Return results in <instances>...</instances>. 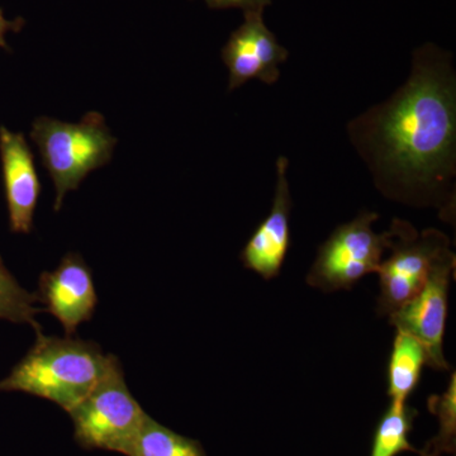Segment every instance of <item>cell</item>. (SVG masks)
I'll use <instances>...</instances> for the list:
<instances>
[{"label": "cell", "mask_w": 456, "mask_h": 456, "mask_svg": "<svg viewBox=\"0 0 456 456\" xmlns=\"http://www.w3.org/2000/svg\"><path fill=\"white\" fill-rule=\"evenodd\" d=\"M351 139L389 196H428L455 175L456 82L449 56L419 51L406 84L351 123Z\"/></svg>", "instance_id": "obj_1"}, {"label": "cell", "mask_w": 456, "mask_h": 456, "mask_svg": "<svg viewBox=\"0 0 456 456\" xmlns=\"http://www.w3.org/2000/svg\"><path fill=\"white\" fill-rule=\"evenodd\" d=\"M110 355L95 342L36 332L25 358L0 380V392H25L70 411L101 379Z\"/></svg>", "instance_id": "obj_2"}, {"label": "cell", "mask_w": 456, "mask_h": 456, "mask_svg": "<svg viewBox=\"0 0 456 456\" xmlns=\"http://www.w3.org/2000/svg\"><path fill=\"white\" fill-rule=\"evenodd\" d=\"M37 303H40L37 294L29 293L18 283L0 257V320L29 325L36 332L41 331L36 314L45 310L36 307Z\"/></svg>", "instance_id": "obj_15"}, {"label": "cell", "mask_w": 456, "mask_h": 456, "mask_svg": "<svg viewBox=\"0 0 456 456\" xmlns=\"http://www.w3.org/2000/svg\"><path fill=\"white\" fill-rule=\"evenodd\" d=\"M222 59L228 69V90H235L253 79L268 84L259 51L246 23H242L228 38L222 50Z\"/></svg>", "instance_id": "obj_12"}, {"label": "cell", "mask_w": 456, "mask_h": 456, "mask_svg": "<svg viewBox=\"0 0 456 456\" xmlns=\"http://www.w3.org/2000/svg\"><path fill=\"white\" fill-rule=\"evenodd\" d=\"M212 8H242L246 11L264 9L270 0H204Z\"/></svg>", "instance_id": "obj_18"}, {"label": "cell", "mask_w": 456, "mask_h": 456, "mask_svg": "<svg viewBox=\"0 0 456 456\" xmlns=\"http://www.w3.org/2000/svg\"><path fill=\"white\" fill-rule=\"evenodd\" d=\"M244 22L250 31L255 47L259 51L261 61H263L266 77H268V84L277 83L281 77L279 66L287 61L289 53L279 44L274 33L270 31L264 23L263 9L246 11Z\"/></svg>", "instance_id": "obj_17"}, {"label": "cell", "mask_w": 456, "mask_h": 456, "mask_svg": "<svg viewBox=\"0 0 456 456\" xmlns=\"http://www.w3.org/2000/svg\"><path fill=\"white\" fill-rule=\"evenodd\" d=\"M288 167L289 161L281 156L277 160V184L272 211L261 222L240 255L246 269L253 270L266 281L281 274L290 248L292 194L288 182Z\"/></svg>", "instance_id": "obj_9"}, {"label": "cell", "mask_w": 456, "mask_h": 456, "mask_svg": "<svg viewBox=\"0 0 456 456\" xmlns=\"http://www.w3.org/2000/svg\"><path fill=\"white\" fill-rule=\"evenodd\" d=\"M36 294L66 336L75 335L77 327L92 320L98 305L92 272L79 254H68L53 272L42 273Z\"/></svg>", "instance_id": "obj_8"}, {"label": "cell", "mask_w": 456, "mask_h": 456, "mask_svg": "<svg viewBox=\"0 0 456 456\" xmlns=\"http://www.w3.org/2000/svg\"><path fill=\"white\" fill-rule=\"evenodd\" d=\"M450 248L448 237L435 228L419 233L408 222L399 221L391 256L378 269L380 293L378 314L389 316L421 289L432 264Z\"/></svg>", "instance_id": "obj_6"}, {"label": "cell", "mask_w": 456, "mask_h": 456, "mask_svg": "<svg viewBox=\"0 0 456 456\" xmlns=\"http://www.w3.org/2000/svg\"><path fill=\"white\" fill-rule=\"evenodd\" d=\"M455 255L446 248L432 264L419 292L389 314L397 331L416 338L424 345L428 367L448 370L444 356V335L448 317L449 287L455 270Z\"/></svg>", "instance_id": "obj_7"}, {"label": "cell", "mask_w": 456, "mask_h": 456, "mask_svg": "<svg viewBox=\"0 0 456 456\" xmlns=\"http://www.w3.org/2000/svg\"><path fill=\"white\" fill-rule=\"evenodd\" d=\"M126 456H206L200 441L182 436L147 415Z\"/></svg>", "instance_id": "obj_13"}, {"label": "cell", "mask_w": 456, "mask_h": 456, "mask_svg": "<svg viewBox=\"0 0 456 456\" xmlns=\"http://www.w3.org/2000/svg\"><path fill=\"white\" fill-rule=\"evenodd\" d=\"M417 411L406 403L392 402L375 430L370 456H397L401 452H419L408 441Z\"/></svg>", "instance_id": "obj_14"}, {"label": "cell", "mask_w": 456, "mask_h": 456, "mask_svg": "<svg viewBox=\"0 0 456 456\" xmlns=\"http://www.w3.org/2000/svg\"><path fill=\"white\" fill-rule=\"evenodd\" d=\"M22 25V20H9L8 18L4 16V12L0 9V49H9L5 37H7L9 32L20 29Z\"/></svg>", "instance_id": "obj_19"}, {"label": "cell", "mask_w": 456, "mask_h": 456, "mask_svg": "<svg viewBox=\"0 0 456 456\" xmlns=\"http://www.w3.org/2000/svg\"><path fill=\"white\" fill-rule=\"evenodd\" d=\"M428 411L439 419V432L434 439L426 444L419 454L441 456L455 454L456 449V377L452 374L448 388L443 395H430L428 399Z\"/></svg>", "instance_id": "obj_16"}, {"label": "cell", "mask_w": 456, "mask_h": 456, "mask_svg": "<svg viewBox=\"0 0 456 456\" xmlns=\"http://www.w3.org/2000/svg\"><path fill=\"white\" fill-rule=\"evenodd\" d=\"M68 413L73 419L75 439L83 448L123 455H127L147 417L126 384L121 362L112 354L94 388Z\"/></svg>", "instance_id": "obj_4"}, {"label": "cell", "mask_w": 456, "mask_h": 456, "mask_svg": "<svg viewBox=\"0 0 456 456\" xmlns=\"http://www.w3.org/2000/svg\"><path fill=\"white\" fill-rule=\"evenodd\" d=\"M378 218V213L362 212L355 220L336 228L318 250L307 275L308 285L327 293L349 290L365 275L377 273L399 228V220H395L391 230L379 235L373 230Z\"/></svg>", "instance_id": "obj_5"}, {"label": "cell", "mask_w": 456, "mask_h": 456, "mask_svg": "<svg viewBox=\"0 0 456 456\" xmlns=\"http://www.w3.org/2000/svg\"><path fill=\"white\" fill-rule=\"evenodd\" d=\"M425 365L428 354L424 345L413 336L397 331L388 364V395L392 402L406 403L419 386Z\"/></svg>", "instance_id": "obj_11"}, {"label": "cell", "mask_w": 456, "mask_h": 456, "mask_svg": "<svg viewBox=\"0 0 456 456\" xmlns=\"http://www.w3.org/2000/svg\"><path fill=\"white\" fill-rule=\"evenodd\" d=\"M419 456H428V455H424V454H419Z\"/></svg>", "instance_id": "obj_20"}, {"label": "cell", "mask_w": 456, "mask_h": 456, "mask_svg": "<svg viewBox=\"0 0 456 456\" xmlns=\"http://www.w3.org/2000/svg\"><path fill=\"white\" fill-rule=\"evenodd\" d=\"M31 139L55 185L56 212L69 191H77L89 173L110 163L117 145L106 118L98 112L86 113L77 123L38 117L32 123Z\"/></svg>", "instance_id": "obj_3"}, {"label": "cell", "mask_w": 456, "mask_h": 456, "mask_svg": "<svg viewBox=\"0 0 456 456\" xmlns=\"http://www.w3.org/2000/svg\"><path fill=\"white\" fill-rule=\"evenodd\" d=\"M0 160L7 198L9 227L14 233H29L40 198L41 184L25 134L0 126Z\"/></svg>", "instance_id": "obj_10"}]
</instances>
